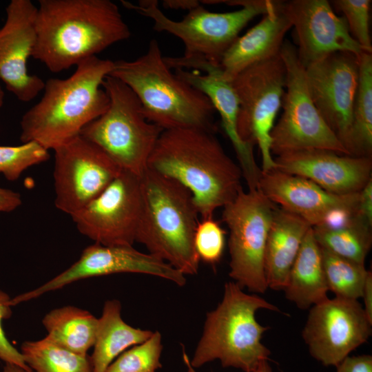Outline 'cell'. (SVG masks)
<instances>
[{
  "label": "cell",
  "instance_id": "1f68e13d",
  "mask_svg": "<svg viewBox=\"0 0 372 372\" xmlns=\"http://www.w3.org/2000/svg\"><path fill=\"white\" fill-rule=\"evenodd\" d=\"M49 150L35 141L17 146H0V173L10 181L17 180L28 167L48 161Z\"/></svg>",
  "mask_w": 372,
  "mask_h": 372
},
{
  "label": "cell",
  "instance_id": "f35d334b",
  "mask_svg": "<svg viewBox=\"0 0 372 372\" xmlns=\"http://www.w3.org/2000/svg\"><path fill=\"white\" fill-rule=\"evenodd\" d=\"M364 301V310L369 318L372 322V273L369 271L362 292V296Z\"/></svg>",
  "mask_w": 372,
  "mask_h": 372
},
{
  "label": "cell",
  "instance_id": "ba28073f",
  "mask_svg": "<svg viewBox=\"0 0 372 372\" xmlns=\"http://www.w3.org/2000/svg\"><path fill=\"white\" fill-rule=\"evenodd\" d=\"M102 87L109 106L80 135L97 145L122 170L141 177L163 130L146 119L139 99L123 82L107 75Z\"/></svg>",
  "mask_w": 372,
  "mask_h": 372
},
{
  "label": "cell",
  "instance_id": "4fadbf2b",
  "mask_svg": "<svg viewBox=\"0 0 372 372\" xmlns=\"http://www.w3.org/2000/svg\"><path fill=\"white\" fill-rule=\"evenodd\" d=\"M141 210V177L121 170L96 197L71 217L79 231L95 243L132 246Z\"/></svg>",
  "mask_w": 372,
  "mask_h": 372
},
{
  "label": "cell",
  "instance_id": "e0dca14e",
  "mask_svg": "<svg viewBox=\"0 0 372 372\" xmlns=\"http://www.w3.org/2000/svg\"><path fill=\"white\" fill-rule=\"evenodd\" d=\"M280 7L294 28L297 54L304 68L336 52L358 56L364 52L329 1H280Z\"/></svg>",
  "mask_w": 372,
  "mask_h": 372
},
{
  "label": "cell",
  "instance_id": "f1b7e54d",
  "mask_svg": "<svg viewBox=\"0 0 372 372\" xmlns=\"http://www.w3.org/2000/svg\"><path fill=\"white\" fill-rule=\"evenodd\" d=\"M21 353L25 363L35 372H92L87 355L67 350L46 336L37 341H25Z\"/></svg>",
  "mask_w": 372,
  "mask_h": 372
},
{
  "label": "cell",
  "instance_id": "52a82bcc",
  "mask_svg": "<svg viewBox=\"0 0 372 372\" xmlns=\"http://www.w3.org/2000/svg\"><path fill=\"white\" fill-rule=\"evenodd\" d=\"M271 0L220 1L241 8L232 12H213L200 4L188 10L180 21L168 18L159 8L156 0H142L138 4L121 1L123 6L151 19L157 32H167L179 38L185 46L180 57H164L168 65L176 63L206 61L220 65L221 59L239 37L240 31L253 19L264 15L272 7Z\"/></svg>",
  "mask_w": 372,
  "mask_h": 372
},
{
  "label": "cell",
  "instance_id": "7a4b0ae2",
  "mask_svg": "<svg viewBox=\"0 0 372 372\" xmlns=\"http://www.w3.org/2000/svg\"><path fill=\"white\" fill-rule=\"evenodd\" d=\"M147 168L186 187L202 218L231 202L242 189V174L214 133L194 127L163 130Z\"/></svg>",
  "mask_w": 372,
  "mask_h": 372
},
{
  "label": "cell",
  "instance_id": "83f0119b",
  "mask_svg": "<svg viewBox=\"0 0 372 372\" xmlns=\"http://www.w3.org/2000/svg\"><path fill=\"white\" fill-rule=\"evenodd\" d=\"M371 225L356 214L336 227H313L320 246L330 252L360 264H364L372 245Z\"/></svg>",
  "mask_w": 372,
  "mask_h": 372
},
{
  "label": "cell",
  "instance_id": "4316f807",
  "mask_svg": "<svg viewBox=\"0 0 372 372\" xmlns=\"http://www.w3.org/2000/svg\"><path fill=\"white\" fill-rule=\"evenodd\" d=\"M349 156L372 157V54L359 56V81L352 121L344 144Z\"/></svg>",
  "mask_w": 372,
  "mask_h": 372
},
{
  "label": "cell",
  "instance_id": "3957f363",
  "mask_svg": "<svg viewBox=\"0 0 372 372\" xmlns=\"http://www.w3.org/2000/svg\"><path fill=\"white\" fill-rule=\"evenodd\" d=\"M113 65L111 60L92 56L79 63L68 78L45 82L41 100L21 118L23 143L35 141L54 150L80 135L109 106V97L101 87Z\"/></svg>",
  "mask_w": 372,
  "mask_h": 372
},
{
  "label": "cell",
  "instance_id": "f546056e",
  "mask_svg": "<svg viewBox=\"0 0 372 372\" xmlns=\"http://www.w3.org/2000/svg\"><path fill=\"white\" fill-rule=\"evenodd\" d=\"M321 251L329 291L338 298L350 300L360 298L369 272L364 264L340 257L322 247Z\"/></svg>",
  "mask_w": 372,
  "mask_h": 372
},
{
  "label": "cell",
  "instance_id": "ee69618b",
  "mask_svg": "<svg viewBox=\"0 0 372 372\" xmlns=\"http://www.w3.org/2000/svg\"><path fill=\"white\" fill-rule=\"evenodd\" d=\"M252 372H260V365L259 366V367L254 371H252Z\"/></svg>",
  "mask_w": 372,
  "mask_h": 372
},
{
  "label": "cell",
  "instance_id": "7bdbcfd3",
  "mask_svg": "<svg viewBox=\"0 0 372 372\" xmlns=\"http://www.w3.org/2000/svg\"><path fill=\"white\" fill-rule=\"evenodd\" d=\"M3 99H4V92L3 91L0 85V108L3 103Z\"/></svg>",
  "mask_w": 372,
  "mask_h": 372
},
{
  "label": "cell",
  "instance_id": "30bf717a",
  "mask_svg": "<svg viewBox=\"0 0 372 372\" xmlns=\"http://www.w3.org/2000/svg\"><path fill=\"white\" fill-rule=\"evenodd\" d=\"M276 207L258 189H242L223 207L229 231V276L242 289L264 293L268 289L265 267L267 236Z\"/></svg>",
  "mask_w": 372,
  "mask_h": 372
},
{
  "label": "cell",
  "instance_id": "d6a6232c",
  "mask_svg": "<svg viewBox=\"0 0 372 372\" xmlns=\"http://www.w3.org/2000/svg\"><path fill=\"white\" fill-rule=\"evenodd\" d=\"M333 6L344 14L351 37L364 52H372L369 31L371 0H334Z\"/></svg>",
  "mask_w": 372,
  "mask_h": 372
},
{
  "label": "cell",
  "instance_id": "44dd1931",
  "mask_svg": "<svg viewBox=\"0 0 372 372\" xmlns=\"http://www.w3.org/2000/svg\"><path fill=\"white\" fill-rule=\"evenodd\" d=\"M194 70L174 69L175 74L204 93L220 114L222 125L236 154L242 178L248 189H256L262 174L254 158L252 146L244 143L238 131L239 103L231 83L224 79L220 66L199 62Z\"/></svg>",
  "mask_w": 372,
  "mask_h": 372
},
{
  "label": "cell",
  "instance_id": "9c48e42d",
  "mask_svg": "<svg viewBox=\"0 0 372 372\" xmlns=\"http://www.w3.org/2000/svg\"><path fill=\"white\" fill-rule=\"evenodd\" d=\"M280 55L286 68L282 114L271 132V154L320 149L349 155L315 106L308 87L305 68L296 46L285 40Z\"/></svg>",
  "mask_w": 372,
  "mask_h": 372
},
{
  "label": "cell",
  "instance_id": "7402d4cb",
  "mask_svg": "<svg viewBox=\"0 0 372 372\" xmlns=\"http://www.w3.org/2000/svg\"><path fill=\"white\" fill-rule=\"evenodd\" d=\"M292 25L274 1L268 12L245 34L239 36L220 63L222 76L231 82L248 67L280 54L285 36Z\"/></svg>",
  "mask_w": 372,
  "mask_h": 372
},
{
  "label": "cell",
  "instance_id": "60d3db41",
  "mask_svg": "<svg viewBox=\"0 0 372 372\" xmlns=\"http://www.w3.org/2000/svg\"><path fill=\"white\" fill-rule=\"evenodd\" d=\"M1 372H33V371H28L14 364L6 363L3 371Z\"/></svg>",
  "mask_w": 372,
  "mask_h": 372
},
{
  "label": "cell",
  "instance_id": "9a60e30c",
  "mask_svg": "<svg viewBox=\"0 0 372 372\" xmlns=\"http://www.w3.org/2000/svg\"><path fill=\"white\" fill-rule=\"evenodd\" d=\"M119 273L155 276L179 287L186 283L184 274L149 253L141 252L132 246L94 243L85 248L79 259L66 270L37 289L11 298L10 304L15 306L85 278Z\"/></svg>",
  "mask_w": 372,
  "mask_h": 372
},
{
  "label": "cell",
  "instance_id": "e575fe53",
  "mask_svg": "<svg viewBox=\"0 0 372 372\" xmlns=\"http://www.w3.org/2000/svg\"><path fill=\"white\" fill-rule=\"evenodd\" d=\"M10 300V296L0 289V359L5 363L14 364L28 371H32L25 363L21 351L10 344L3 329V321L9 319L12 314Z\"/></svg>",
  "mask_w": 372,
  "mask_h": 372
},
{
  "label": "cell",
  "instance_id": "5b68a950",
  "mask_svg": "<svg viewBox=\"0 0 372 372\" xmlns=\"http://www.w3.org/2000/svg\"><path fill=\"white\" fill-rule=\"evenodd\" d=\"M141 210L136 241L148 253L185 275H196L200 260L194 238L198 213L189 191L147 168L141 176Z\"/></svg>",
  "mask_w": 372,
  "mask_h": 372
},
{
  "label": "cell",
  "instance_id": "277c9868",
  "mask_svg": "<svg viewBox=\"0 0 372 372\" xmlns=\"http://www.w3.org/2000/svg\"><path fill=\"white\" fill-rule=\"evenodd\" d=\"M109 75L134 92L146 119L163 130L194 127L215 133L216 112L211 102L172 71L156 39L150 41L146 52L137 59L114 61Z\"/></svg>",
  "mask_w": 372,
  "mask_h": 372
},
{
  "label": "cell",
  "instance_id": "836d02e7",
  "mask_svg": "<svg viewBox=\"0 0 372 372\" xmlns=\"http://www.w3.org/2000/svg\"><path fill=\"white\" fill-rule=\"evenodd\" d=\"M225 231L214 218H202L196 228L194 244L200 260L215 265L225 247Z\"/></svg>",
  "mask_w": 372,
  "mask_h": 372
},
{
  "label": "cell",
  "instance_id": "ab89813d",
  "mask_svg": "<svg viewBox=\"0 0 372 372\" xmlns=\"http://www.w3.org/2000/svg\"><path fill=\"white\" fill-rule=\"evenodd\" d=\"M200 4L194 0H166L163 1V6L166 8L182 9L187 11Z\"/></svg>",
  "mask_w": 372,
  "mask_h": 372
},
{
  "label": "cell",
  "instance_id": "603a6c76",
  "mask_svg": "<svg viewBox=\"0 0 372 372\" xmlns=\"http://www.w3.org/2000/svg\"><path fill=\"white\" fill-rule=\"evenodd\" d=\"M311 227L300 216L276 208L269 230L265 256L268 288L283 290L303 240Z\"/></svg>",
  "mask_w": 372,
  "mask_h": 372
},
{
  "label": "cell",
  "instance_id": "74e56055",
  "mask_svg": "<svg viewBox=\"0 0 372 372\" xmlns=\"http://www.w3.org/2000/svg\"><path fill=\"white\" fill-rule=\"evenodd\" d=\"M22 203L19 193L0 187V212H10Z\"/></svg>",
  "mask_w": 372,
  "mask_h": 372
},
{
  "label": "cell",
  "instance_id": "ac0fdd59",
  "mask_svg": "<svg viewBox=\"0 0 372 372\" xmlns=\"http://www.w3.org/2000/svg\"><path fill=\"white\" fill-rule=\"evenodd\" d=\"M37 7L30 0H12L0 28V79L19 100L29 102L43 90L45 82L28 72L27 62L36 44Z\"/></svg>",
  "mask_w": 372,
  "mask_h": 372
},
{
  "label": "cell",
  "instance_id": "cb8c5ba5",
  "mask_svg": "<svg viewBox=\"0 0 372 372\" xmlns=\"http://www.w3.org/2000/svg\"><path fill=\"white\" fill-rule=\"evenodd\" d=\"M283 291L287 299L303 310L328 298L321 247L314 237L312 227L303 240Z\"/></svg>",
  "mask_w": 372,
  "mask_h": 372
},
{
  "label": "cell",
  "instance_id": "2e32d148",
  "mask_svg": "<svg viewBox=\"0 0 372 372\" xmlns=\"http://www.w3.org/2000/svg\"><path fill=\"white\" fill-rule=\"evenodd\" d=\"M305 74L315 106L344 145L358 86L359 56L336 52L305 67Z\"/></svg>",
  "mask_w": 372,
  "mask_h": 372
},
{
  "label": "cell",
  "instance_id": "b9f144b4",
  "mask_svg": "<svg viewBox=\"0 0 372 372\" xmlns=\"http://www.w3.org/2000/svg\"><path fill=\"white\" fill-rule=\"evenodd\" d=\"M260 372H272L268 361H265L260 364Z\"/></svg>",
  "mask_w": 372,
  "mask_h": 372
},
{
  "label": "cell",
  "instance_id": "8d00e7d4",
  "mask_svg": "<svg viewBox=\"0 0 372 372\" xmlns=\"http://www.w3.org/2000/svg\"><path fill=\"white\" fill-rule=\"evenodd\" d=\"M356 215L372 226V178L359 192Z\"/></svg>",
  "mask_w": 372,
  "mask_h": 372
},
{
  "label": "cell",
  "instance_id": "d6986e66",
  "mask_svg": "<svg viewBox=\"0 0 372 372\" xmlns=\"http://www.w3.org/2000/svg\"><path fill=\"white\" fill-rule=\"evenodd\" d=\"M274 159L276 168L309 179L328 192H359L371 177L372 158L308 149L284 153Z\"/></svg>",
  "mask_w": 372,
  "mask_h": 372
},
{
  "label": "cell",
  "instance_id": "8fae6325",
  "mask_svg": "<svg viewBox=\"0 0 372 372\" xmlns=\"http://www.w3.org/2000/svg\"><path fill=\"white\" fill-rule=\"evenodd\" d=\"M285 80L286 68L279 54L248 67L231 81L239 103V136L244 143L258 145L262 172L276 168L271 132L282 107Z\"/></svg>",
  "mask_w": 372,
  "mask_h": 372
},
{
  "label": "cell",
  "instance_id": "8992f818",
  "mask_svg": "<svg viewBox=\"0 0 372 372\" xmlns=\"http://www.w3.org/2000/svg\"><path fill=\"white\" fill-rule=\"evenodd\" d=\"M259 309L281 312L257 294L244 292L235 282H226L222 300L206 315L190 366L198 368L218 360L223 367L252 372L269 361L271 351L261 342L269 327L258 322Z\"/></svg>",
  "mask_w": 372,
  "mask_h": 372
},
{
  "label": "cell",
  "instance_id": "7c38bea8",
  "mask_svg": "<svg viewBox=\"0 0 372 372\" xmlns=\"http://www.w3.org/2000/svg\"><path fill=\"white\" fill-rule=\"evenodd\" d=\"M54 151V204L70 216L96 197L122 170L102 149L81 135Z\"/></svg>",
  "mask_w": 372,
  "mask_h": 372
},
{
  "label": "cell",
  "instance_id": "484cf974",
  "mask_svg": "<svg viewBox=\"0 0 372 372\" xmlns=\"http://www.w3.org/2000/svg\"><path fill=\"white\" fill-rule=\"evenodd\" d=\"M99 318L74 306L54 309L43 318L46 337L57 345L79 355L93 347Z\"/></svg>",
  "mask_w": 372,
  "mask_h": 372
},
{
  "label": "cell",
  "instance_id": "4dcf8cb0",
  "mask_svg": "<svg viewBox=\"0 0 372 372\" xmlns=\"http://www.w3.org/2000/svg\"><path fill=\"white\" fill-rule=\"evenodd\" d=\"M163 350L160 332L153 331L145 341L132 346L119 355L105 372H156L162 367Z\"/></svg>",
  "mask_w": 372,
  "mask_h": 372
},
{
  "label": "cell",
  "instance_id": "d4e9b609",
  "mask_svg": "<svg viewBox=\"0 0 372 372\" xmlns=\"http://www.w3.org/2000/svg\"><path fill=\"white\" fill-rule=\"evenodd\" d=\"M153 331L134 328L121 317L117 300L105 302L90 357L92 372H105L108 366L123 351L148 339Z\"/></svg>",
  "mask_w": 372,
  "mask_h": 372
},
{
  "label": "cell",
  "instance_id": "6da1fadb",
  "mask_svg": "<svg viewBox=\"0 0 372 372\" xmlns=\"http://www.w3.org/2000/svg\"><path fill=\"white\" fill-rule=\"evenodd\" d=\"M32 56L59 72L126 40L130 30L110 0H39Z\"/></svg>",
  "mask_w": 372,
  "mask_h": 372
},
{
  "label": "cell",
  "instance_id": "d590c367",
  "mask_svg": "<svg viewBox=\"0 0 372 372\" xmlns=\"http://www.w3.org/2000/svg\"><path fill=\"white\" fill-rule=\"evenodd\" d=\"M336 372H372V356H347L336 366Z\"/></svg>",
  "mask_w": 372,
  "mask_h": 372
},
{
  "label": "cell",
  "instance_id": "ffe728a7",
  "mask_svg": "<svg viewBox=\"0 0 372 372\" xmlns=\"http://www.w3.org/2000/svg\"><path fill=\"white\" fill-rule=\"evenodd\" d=\"M258 188L273 204L293 213L313 227L321 225L333 211L357 212L359 192L338 195L307 178L277 169L262 172Z\"/></svg>",
  "mask_w": 372,
  "mask_h": 372
},
{
  "label": "cell",
  "instance_id": "5bb4252c",
  "mask_svg": "<svg viewBox=\"0 0 372 372\" xmlns=\"http://www.w3.org/2000/svg\"><path fill=\"white\" fill-rule=\"evenodd\" d=\"M371 327L358 300L335 296L309 309L302 336L315 360L335 366L368 340Z\"/></svg>",
  "mask_w": 372,
  "mask_h": 372
}]
</instances>
